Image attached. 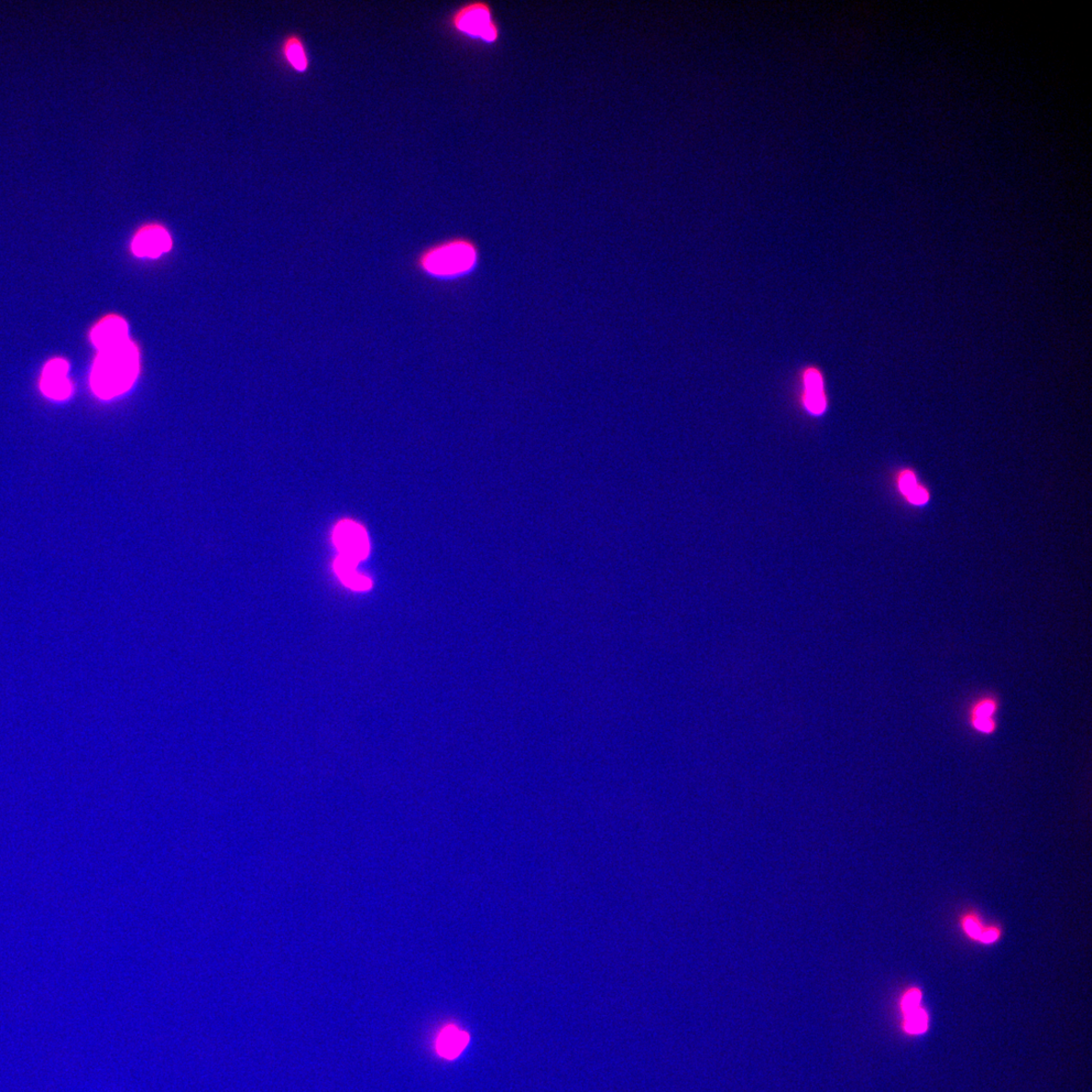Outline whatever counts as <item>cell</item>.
Listing matches in <instances>:
<instances>
[{
	"label": "cell",
	"instance_id": "obj_1",
	"mask_svg": "<svg viewBox=\"0 0 1092 1092\" xmlns=\"http://www.w3.org/2000/svg\"><path fill=\"white\" fill-rule=\"evenodd\" d=\"M139 374V354L130 341L98 354L93 367L91 386L105 400L123 395L133 386Z\"/></svg>",
	"mask_w": 1092,
	"mask_h": 1092
},
{
	"label": "cell",
	"instance_id": "obj_2",
	"mask_svg": "<svg viewBox=\"0 0 1092 1092\" xmlns=\"http://www.w3.org/2000/svg\"><path fill=\"white\" fill-rule=\"evenodd\" d=\"M476 251L462 240L436 245L421 259L422 268L437 278H454L465 275L475 266Z\"/></svg>",
	"mask_w": 1092,
	"mask_h": 1092
},
{
	"label": "cell",
	"instance_id": "obj_3",
	"mask_svg": "<svg viewBox=\"0 0 1092 1092\" xmlns=\"http://www.w3.org/2000/svg\"><path fill=\"white\" fill-rule=\"evenodd\" d=\"M453 28L461 34L486 43H496L501 31L494 10L485 2H473L458 8L452 17Z\"/></svg>",
	"mask_w": 1092,
	"mask_h": 1092
},
{
	"label": "cell",
	"instance_id": "obj_4",
	"mask_svg": "<svg viewBox=\"0 0 1092 1092\" xmlns=\"http://www.w3.org/2000/svg\"><path fill=\"white\" fill-rule=\"evenodd\" d=\"M333 541L341 558L358 564L367 558L369 540L366 531L359 524L344 520L337 524Z\"/></svg>",
	"mask_w": 1092,
	"mask_h": 1092
},
{
	"label": "cell",
	"instance_id": "obj_5",
	"mask_svg": "<svg viewBox=\"0 0 1092 1092\" xmlns=\"http://www.w3.org/2000/svg\"><path fill=\"white\" fill-rule=\"evenodd\" d=\"M68 364L64 359H53L43 370L41 390L47 397L63 401L72 394V385L68 378Z\"/></svg>",
	"mask_w": 1092,
	"mask_h": 1092
},
{
	"label": "cell",
	"instance_id": "obj_6",
	"mask_svg": "<svg viewBox=\"0 0 1092 1092\" xmlns=\"http://www.w3.org/2000/svg\"><path fill=\"white\" fill-rule=\"evenodd\" d=\"M171 248V238L166 229L147 227L133 240L132 250L139 257L157 258Z\"/></svg>",
	"mask_w": 1092,
	"mask_h": 1092
},
{
	"label": "cell",
	"instance_id": "obj_7",
	"mask_svg": "<svg viewBox=\"0 0 1092 1092\" xmlns=\"http://www.w3.org/2000/svg\"><path fill=\"white\" fill-rule=\"evenodd\" d=\"M91 337L93 345L101 353L128 342L129 328L119 316H109L95 326Z\"/></svg>",
	"mask_w": 1092,
	"mask_h": 1092
},
{
	"label": "cell",
	"instance_id": "obj_8",
	"mask_svg": "<svg viewBox=\"0 0 1092 1092\" xmlns=\"http://www.w3.org/2000/svg\"><path fill=\"white\" fill-rule=\"evenodd\" d=\"M897 484L901 496L909 504L922 507L930 501V491L920 484L912 469L904 468L897 478Z\"/></svg>",
	"mask_w": 1092,
	"mask_h": 1092
},
{
	"label": "cell",
	"instance_id": "obj_9",
	"mask_svg": "<svg viewBox=\"0 0 1092 1092\" xmlns=\"http://www.w3.org/2000/svg\"><path fill=\"white\" fill-rule=\"evenodd\" d=\"M803 379L804 406L812 414H823L826 408V399L821 374L816 369H808Z\"/></svg>",
	"mask_w": 1092,
	"mask_h": 1092
},
{
	"label": "cell",
	"instance_id": "obj_10",
	"mask_svg": "<svg viewBox=\"0 0 1092 1092\" xmlns=\"http://www.w3.org/2000/svg\"><path fill=\"white\" fill-rule=\"evenodd\" d=\"M466 1033L455 1025L446 1026L436 1040V1050L441 1057L453 1061L460 1056L468 1043Z\"/></svg>",
	"mask_w": 1092,
	"mask_h": 1092
},
{
	"label": "cell",
	"instance_id": "obj_11",
	"mask_svg": "<svg viewBox=\"0 0 1092 1092\" xmlns=\"http://www.w3.org/2000/svg\"><path fill=\"white\" fill-rule=\"evenodd\" d=\"M357 565L340 556L334 563V571L341 582L354 591H368L373 586L369 578L356 570Z\"/></svg>",
	"mask_w": 1092,
	"mask_h": 1092
},
{
	"label": "cell",
	"instance_id": "obj_12",
	"mask_svg": "<svg viewBox=\"0 0 1092 1092\" xmlns=\"http://www.w3.org/2000/svg\"><path fill=\"white\" fill-rule=\"evenodd\" d=\"M286 58L291 67L299 72H304L309 67L307 52L299 38L292 37L285 46Z\"/></svg>",
	"mask_w": 1092,
	"mask_h": 1092
},
{
	"label": "cell",
	"instance_id": "obj_13",
	"mask_svg": "<svg viewBox=\"0 0 1092 1092\" xmlns=\"http://www.w3.org/2000/svg\"><path fill=\"white\" fill-rule=\"evenodd\" d=\"M927 1028V1015L924 1011L916 1009L905 1014V1030L910 1034H922Z\"/></svg>",
	"mask_w": 1092,
	"mask_h": 1092
},
{
	"label": "cell",
	"instance_id": "obj_14",
	"mask_svg": "<svg viewBox=\"0 0 1092 1092\" xmlns=\"http://www.w3.org/2000/svg\"><path fill=\"white\" fill-rule=\"evenodd\" d=\"M922 995L919 990H912L905 996L902 1001V1010L904 1014L909 1013L916 1009H919Z\"/></svg>",
	"mask_w": 1092,
	"mask_h": 1092
},
{
	"label": "cell",
	"instance_id": "obj_15",
	"mask_svg": "<svg viewBox=\"0 0 1092 1092\" xmlns=\"http://www.w3.org/2000/svg\"><path fill=\"white\" fill-rule=\"evenodd\" d=\"M965 930L972 937L977 938V940H979L982 935L977 924L972 920L966 921Z\"/></svg>",
	"mask_w": 1092,
	"mask_h": 1092
},
{
	"label": "cell",
	"instance_id": "obj_16",
	"mask_svg": "<svg viewBox=\"0 0 1092 1092\" xmlns=\"http://www.w3.org/2000/svg\"><path fill=\"white\" fill-rule=\"evenodd\" d=\"M997 938H998V933L995 931H989L986 934H982L979 940L982 941L983 943H992V942H995L997 940Z\"/></svg>",
	"mask_w": 1092,
	"mask_h": 1092
}]
</instances>
